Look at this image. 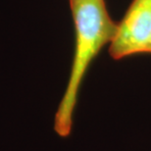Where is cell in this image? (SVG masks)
Returning <instances> with one entry per match:
<instances>
[{
	"mask_svg": "<svg viewBox=\"0 0 151 151\" xmlns=\"http://www.w3.org/2000/svg\"><path fill=\"white\" fill-rule=\"evenodd\" d=\"M145 53H151V37H150V40H149V42H148V44H147Z\"/></svg>",
	"mask_w": 151,
	"mask_h": 151,
	"instance_id": "3957f363",
	"label": "cell"
},
{
	"mask_svg": "<svg viewBox=\"0 0 151 151\" xmlns=\"http://www.w3.org/2000/svg\"><path fill=\"white\" fill-rule=\"evenodd\" d=\"M75 26V49L67 86L54 118V131L61 137L71 134L74 114L83 78L117 29L105 0H69Z\"/></svg>",
	"mask_w": 151,
	"mask_h": 151,
	"instance_id": "6da1fadb",
	"label": "cell"
},
{
	"mask_svg": "<svg viewBox=\"0 0 151 151\" xmlns=\"http://www.w3.org/2000/svg\"><path fill=\"white\" fill-rule=\"evenodd\" d=\"M151 37V0H134L109 45L115 60L145 53Z\"/></svg>",
	"mask_w": 151,
	"mask_h": 151,
	"instance_id": "7a4b0ae2",
	"label": "cell"
}]
</instances>
